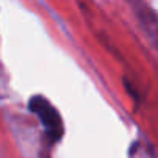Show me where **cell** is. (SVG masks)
<instances>
[{
    "label": "cell",
    "instance_id": "1",
    "mask_svg": "<svg viewBox=\"0 0 158 158\" xmlns=\"http://www.w3.org/2000/svg\"><path fill=\"white\" fill-rule=\"evenodd\" d=\"M28 107L42 121V124L45 127V132L50 136V139L53 143L60 139L62 132H64V126H62V119H60L57 110L44 96H33L30 99Z\"/></svg>",
    "mask_w": 158,
    "mask_h": 158
}]
</instances>
